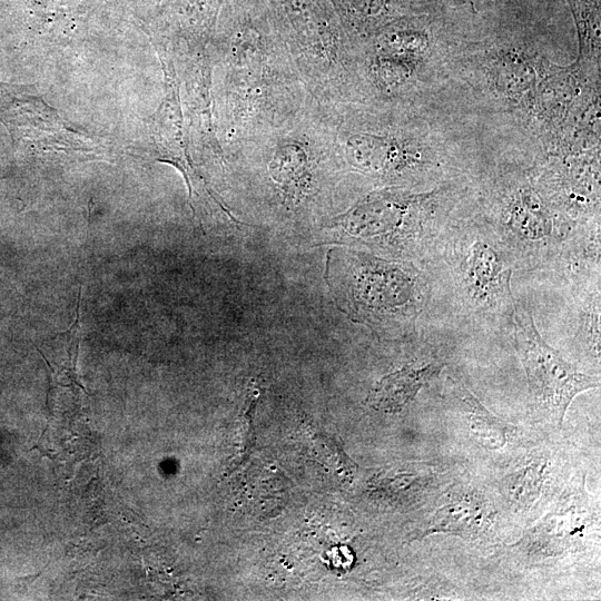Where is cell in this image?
<instances>
[{
	"label": "cell",
	"mask_w": 601,
	"mask_h": 601,
	"mask_svg": "<svg viewBox=\"0 0 601 601\" xmlns=\"http://www.w3.org/2000/svg\"><path fill=\"white\" fill-rule=\"evenodd\" d=\"M490 221L516 262L531 266L561 254L573 230L526 181L512 182L499 192Z\"/></svg>",
	"instance_id": "cell-8"
},
{
	"label": "cell",
	"mask_w": 601,
	"mask_h": 601,
	"mask_svg": "<svg viewBox=\"0 0 601 601\" xmlns=\"http://www.w3.org/2000/svg\"><path fill=\"white\" fill-rule=\"evenodd\" d=\"M437 191L416 193L389 187L363 197L341 216L340 225L366 243L396 246L408 254L428 253L438 238Z\"/></svg>",
	"instance_id": "cell-6"
},
{
	"label": "cell",
	"mask_w": 601,
	"mask_h": 601,
	"mask_svg": "<svg viewBox=\"0 0 601 601\" xmlns=\"http://www.w3.org/2000/svg\"><path fill=\"white\" fill-rule=\"evenodd\" d=\"M274 25L313 100L327 107L359 103L357 46L322 0H275Z\"/></svg>",
	"instance_id": "cell-2"
},
{
	"label": "cell",
	"mask_w": 601,
	"mask_h": 601,
	"mask_svg": "<svg viewBox=\"0 0 601 601\" xmlns=\"http://www.w3.org/2000/svg\"><path fill=\"white\" fill-rule=\"evenodd\" d=\"M343 299L356 320L377 330H416L430 284L415 265L358 253L348 255Z\"/></svg>",
	"instance_id": "cell-4"
},
{
	"label": "cell",
	"mask_w": 601,
	"mask_h": 601,
	"mask_svg": "<svg viewBox=\"0 0 601 601\" xmlns=\"http://www.w3.org/2000/svg\"><path fill=\"white\" fill-rule=\"evenodd\" d=\"M336 141L346 169L382 182H401L428 164L426 147L388 123L377 105L363 103L332 108Z\"/></svg>",
	"instance_id": "cell-5"
},
{
	"label": "cell",
	"mask_w": 601,
	"mask_h": 601,
	"mask_svg": "<svg viewBox=\"0 0 601 601\" xmlns=\"http://www.w3.org/2000/svg\"><path fill=\"white\" fill-rule=\"evenodd\" d=\"M575 18L581 58H600V0H568Z\"/></svg>",
	"instance_id": "cell-11"
},
{
	"label": "cell",
	"mask_w": 601,
	"mask_h": 601,
	"mask_svg": "<svg viewBox=\"0 0 601 601\" xmlns=\"http://www.w3.org/2000/svg\"><path fill=\"white\" fill-rule=\"evenodd\" d=\"M430 251L446 264V283L463 312L488 323L512 321L517 302L511 280L517 262L490 225L438 236Z\"/></svg>",
	"instance_id": "cell-3"
},
{
	"label": "cell",
	"mask_w": 601,
	"mask_h": 601,
	"mask_svg": "<svg viewBox=\"0 0 601 601\" xmlns=\"http://www.w3.org/2000/svg\"><path fill=\"white\" fill-rule=\"evenodd\" d=\"M490 76L496 90L512 101L526 100L535 92L537 68L525 55L511 51L502 53L490 64Z\"/></svg>",
	"instance_id": "cell-10"
},
{
	"label": "cell",
	"mask_w": 601,
	"mask_h": 601,
	"mask_svg": "<svg viewBox=\"0 0 601 601\" xmlns=\"http://www.w3.org/2000/svg\"><path fill=\"white\" fill-rule=\"evenodd\" d=\"M443 368L439 362H431L425 366H410L388 374L380 380L368 397L369 405L378 411L386 413L400 412L417 397L419 391L433 378H436Z\"/></svg>",
	"instance_id": "cell-9"
},
{
	"label": "cell",
	"mask_w": 601,
	"mask_h": 601,
	"mask_svg": "<svg viewBox=\"0 0 601 601\" xmlns=\"http://www.w3.org/2000/svg\"><path fill=\"white\" fill-rule=\"evenodd\" d=\"M219 62L220 143L230 153L292 120L313 100L274 26L255 16H236Z\"/></svg>",
	"instance_id": "cell-1"
},
{
	"label": "cell",
	"mask_w": 601,
	"mask_h": 601,
	"mask_svg": "<svg viewBox=\"0 0 601 601\" xmlns=\"http://www.w3.org/2000/svg\"><path fill=\"white\" fill-rule=\"evenodd\" d=\"M511 324L528 378L532 409L540 419L561 427L571 402L578 394L598 388L599 378L581 373L551 348L524 305L516 303Z\"/></svg>",
	"instance_id": "cell-7"
}]
</instances>
